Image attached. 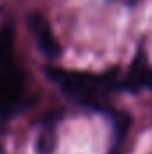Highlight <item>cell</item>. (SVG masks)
<instances>
[{"label":"cell","mask_w":152,"mask_h":154,"mask_svg":"<svg viewBox=\"0 0 152 154\" xmlns=\"http://www.w3.org/2000/svg\"><path fill=\"white\" fill-rule=\"evenodd\" d=\"M0 154H5V151H4V147L0 145Z\"/></svg>","instance_id":"obj_5"},{"label":"cell","mask_w":152,"mask_h":154,"mask_svg":"<svg viewBox=\"0 0 152 154\" xmlns=\"http://www.w3.org/2000/svg\"><path fill=\"white\" fill-rule=\"evenodd\" d=\"M118 88L136 91L140 88H149L152 90V66L147 65L143 56H138L129 70V74L123 79H118Z\"/></svg>","instance_id":"obj_3"},{"label":"cell","mask_w":152,"mask_h":154,"mask_svg":"<svg viewBox=\"0 0 152 154\" xmlns=\"http://www.w3.org/2000/svg\"><path fill=\"white\" fill-rule=\"evenodd\" d=\"M27 25L32 32V36L38 43V48L47 56V57H57L61 52L59 41L56 38L48 20L41 13H31L27 16Z\"/></svg>","instance_id":"obj_2"},{"label":"cell","mask_w":152,"mask_h":154,"mask_svg":"<svg viewBox=\"0 0 152 154\" xmlns=\"http://www.w3.org/2000/svg\"><path fill=\"white\" fill-rule=\"evenodd\" d=\"M127 2H129V4H134V2H138V0H127Z\"/></svg>","instance_id":"obj_6"},{"label":"cell","mask_w":152,"mask_h":154,"mask_svg":"<svg viewBox=\"0 0 152 154\" xmlns=\"http://www.w3.org/2000/svg\"><path fill=\"white\" fill-rule=\"evenodd\" d=\"M47 74L72 100L93 109H102L106 93L113 88H118V79L114 72L90 74L50 66L47 68Z\"/></svg>","instance_id":"obj_1"},{"label":"cell","mask_w":152,"mask_h":154,"mask_svg":"<svg viewBox=\"0 0 152 154\" xmlns=\"http://www.w3.org/2000/svg\"><path fill=\"white\" fill-rule=\"evenodd\" d=\"M56 124H45L38 138V152L39 154H52L56 149Z\"/></svg>","instance_id":"obj_4"}]
</instances>
